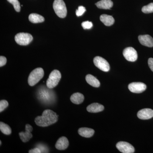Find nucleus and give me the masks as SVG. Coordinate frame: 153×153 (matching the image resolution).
Listing matches in <instances>:
<instances>
[{
  "mask_svg": "<svg viewBox=\"0 0 153 153\" xmlns=\"http://www.w3.org/2000/svg\"><path fill=\"white\" fill-rule=\"evenodd\" d=\"M0 130L4 134L10 135L12 133V129L10 126L2 122L0 123Z\"/></svg>",
  "mask_w": 153,
  "mask_h": 153,
  "instance_id": "nucleus-22",
  "label": "nucleus"
},
{
  "mask_svg": "<svg viewBox=\"0 0 153 153\" xmlns=\"http://www.w3.org/2000/svg\"><path fill=\"white\" fill-rule=\"evenodd\" d=\"M95 5L98 8L109 10L113 6V3L111 0H101L96 3Z\"/></svg>",
  "mask_w": 153,
  "mask_h": 153,
  "instance_id": "nucleus-15",
  "label": "nucleus"
},
{
  "mask_svg": "<svg viewBox=\"0 0 153 153\" xmlns=\"http://www.w3.org/2000/svg\"><path fill=\"white\" fill-rule=\"evenodd\" d=\"M45 86H41L37 92L38 98L42 103L46 104H51L55 101L56 96L55 92Z\"/></svg>",
  "mask_w": 153,
  "mask_h": 153,
  "instance_id": "nucleus-2",
  "label": "nucleus"
},
{
  "mask_svg": "<svg viewBox=\"0 0 153 153\" xmlns=\"http://www.w3.org/2000/svg\"><path fill=\"white\" fill-rule=\"evenodd\" d=\"M86 11V9L83 6H79L78 7V10H76V14L77 17L80 16H82V14L85 13Z\"/></svg>",
  "mask_w": 153,
  "mask_h": 153,
  "instance_id": "nucleus-26",
  "label": "nucleus"
},
{
  "mask_svg": "<svg viewBox=\"0 0 153 153\" xmlns=\"http://www.w3.org/2000/svg\"><path fill=\"white\" fill-rule=\"evenodd\" d=\"M29 19L30 22L34 24L42 23L45 20L44 18L42 16L36 13L30 14L29 16Z\"/></svg>",
  "mask_w": 153,
  "mask_h": 153,
  "instance_id": "nucleus-21",
  "label": "nucleus"
},
{
  "mask_svg": "<svg viewBox=\"0 0 153 153\" xmlns=\"http://www.w3.org/2000/svg\"><path fill=\"white\" fill-rule=\"evenodd\" d=\"M129 90L134 93H141L146 89V85L141 82H133L130 83L128 86Z\"/></svg>",
  "mask_w": 153,
  "mask_h": 153,
  "instance_id": "nucleus-9",
  "label": "nucleus"
},
{
  "mask_svg": "<svg viewBox=\"0 0 153 153\" xmlns=\"http://www.w3.org/2000/svg\"><path fill=\"white\" fill-rule=\"evenodd\" d=\"M78 134L82 137L89 138L93 135L94 133V130L88 128H81L78 131Z\"/></svg>",
  "mask_w": 153,
  "mask_h": 153,
  "instance_id": "nucleus-17",
  "label": "nucleus"
},
{
  "mask_svg": "<svg viewBox=\"0 0 153 153\" xmlns=\"http://www.w3.org/2000/svg\"><path fill=\"white\" fill-rule=\"evenodd\" d=\"M93 62L95 66L102 71L105 72L109 71L110 67L109 63L102 57L97 56L94 59Z\"/></svg>",
  "mask_w": 153,
  "mask_h": 153,
  "instance_id": "nucleus-7",
  "label": "nucleus"
},
{
  "mask_svg": "<svg viewBox=\"0 0 153 153\" xmlns=\"http://www.w3.org/2000/svg\"><path fill=\"white\" fill-rule=\"evenodd\" d=\"M142 11L146 14L153 13V3H151L148 5L144 6L142 9Z\"/></svg>",
  "mask_w": 153,
  "mask_h": 153,
  "instance_id": "nucleus-23",
  "label": "nucleus"
},
{
  "mask_svg": "<svg viewBox=\"0 0 153 153\" xmlns=\"http://www.w3.org/2000/svg\"><path fill=\"white\" fill-rule=\"evenodd\" d=\"M84 96L80 93L73 94L70 97L71 102L75 104H81L84 101Z\"/></svg>",
  "mask_w": 153,
  "mask_h": 153,
  "instance_id": "nucleus-20",
  "label": "nucleus"
},
{
  "mask_svg": "<svg viewBox=\"0 0 153 153\" xmlns=\"http://www.w3.org/2000/svg\"><path fill=\"white\" fill-rule=\"evenodd\" d=\"M116 147L122 153H133L135 152L134 147L126 142H119L117 144Z\"/></svg>",
  "mask_w": 153,
  "mask_h": 153,
  "instance_id": "nucleus-10",
  "label": "nucleus"
},
{
  "mask_svg": "<svg viewBox=\"0 0 153 153\" xmlns=\"http://www.w3.org/2000/svg\"><path fill=\"white\" fill-rule=\"evenodd\" d=\"M61 78V73L57 70H54L49 74V78L47 81V87L53 88L56 87L60 82Z\"/></svg>",
  "mask_w": 153,
  "mask_h": 153,
  "instance_id": "nucleus-5",
  "label": "nucleus"
},
{
  "mask_svg": "<svg viewBox=\"0 0 153 153\" xmlns=\"http://www.w3.org/2000/svg\"><path fill=\"white\" fill-rule=\"evenodd\" d=\"M81 25H82V28L85 30V29H90L93 27V24H92V22H89L88 21L82 22Z\"/></svg>",
  "mask_w": 153,
  "mask_h": 153,
  "instance_id": "nucleus-27",
  "label": "nucleus"
},
{
  "mask_svg": "<svg viewBox=\"0 0 153 153\" xmlns=\"http://www.w3.org/2000/svg\"><path fill=\"white\" fill-rule=\"evenodd\" d=\"M29 153H41V151L40 149L38 148H36L30 150L29 151Z\"/></svg>",
  "mask_w": 153,
  "mask_h": 153,
  "instance_id": "nucleus-31",
  "label": "nucleus"
},
{
  "mask_svg": "<svg viewBox=\"0 0 153 153\" xmlns=\"http://www.w3.org/2000/svg\"><path fill=\"white\" fill-rule=\"evenodd\" d=\"M33 130V128L30 124H27L25 126V131L19 133V136L22 142H27L30 139L33 137V134L31 133Z\"/></svg>",
  "mask_w": 153,
  "mask_h": 153,
  "instance_id": "nucleus-11",
  "label": "nucleus"
},
{
  "mask_svg": "<svg viewBox=\"0 0 153 153\" xmlns=\"http://www.w3.org/2000/svg\"><path fill=\"white\" fill-rule=\"evenodd\" d=\"M85 80L88 83L94 87H99L100 86V82L98 79L91 75V74H88L85 76Z\"/></svg>",
  "mask_w": 153,
  "mask_h": 153,
  "instance_id": "nucleus-19",
  "label": "nucleus"
},
{
  "mask_svg": "<svg viewBox=\"0 0 153 153\" xmlns=\"http://www.w3.org/2000/svg\"><path fill=\"white\" fill-rule=\"evenodd\" d=\"M44 71L41 68H36L30 73L28 77V84L31 86L38 83L44 76Z\"/></svg>",
  "mask_w": 153,
  "mask_h": 153,
  "instance_id": "nucleus-3",
  "label": "nucleus"
},
{
  "mask_svg": "<svg viewBox=\"0 0 153 153\" xmlns=\"http://www.w3.org/2000/svg\"><path fill=\"white\" fill-rule=\"evenodd\" d=\"M53 9L55 13L60 18H64L67 15V9L63 0H55L53 3Z\"/></svg>",
  "mask_w": 153,
  "mask_h": 153,
  "instance_id": "nucleus-4",
  "label": "nucleus"
},
{
  "mask_svg": "<svg viewBox=\"0 0 153 153\" xmlns=\"http://www.w3.org/2000/svg\"><path fill=\"white\" fill-rule=\"evenodd\" d=\"M37 148L40 149L41 153H48V151H49L48 148H47L46 146L43 144H41L37 146Z\"/></svg>",
  "mask_w": 153,
  "mask_h": 153,
  "instance_id": "nucleus-28",
  "label": "nucleus"
},
{
  "mask_svg": "<svg viewBox=\"0 0 153 153\" xmlns=\"http://www.w3.org/2000/svg\"><path fill=\"white\" fill-rule=\"evenodd\" d=\"M100 20L106 26H112L114 23V19L112 16L103 14L100 16Z\"/></svg>",
  "mask_w": 153,
  "mask_h": 153,
  "instance_id": "nucleus-18",
  "label": "nucleus"
},
{
  "mask_svg": "<svg viewBox=\"0 0 153 153\" xmlns=\"http://www.w3.org/2000/svg\"><path fill=\"white\" fill-rule=\"evenodd\" d=\"M104 109V107L102 105L98 103H93L87 106L86 109L88 112L90 113H97L102 111Z\"/></svg>",
  "mask_w": 153,
  "mask_h": 153,
  "instance_id": "nucleus-16",
  "label": "nucleus"
},
{
  "mask_svg": "<svg viewBox=\"0 0 153 153\" xmlns=\"http://www.w3.org/2000/svg\"><path fill=\"white\" fill-rule=\"evenodd\" d=\"M137 116L140 119L149 120L153 117V110L150 108H144L138 112Z\"/></svg>",
  "mask_w": 153,
  "mask_h": 153,
  "instance_id": "nucleus-12",
  "label": "nucleus"
},
{
  "mask_svg": "<svg viewBox=\"0 0 153 153\" xmlns=\"http://www.w3.org/2000/svg\"><path fill=\"white\" fill-rule=\"evenodd\" d=\"M140 43L143 45L149 47H153V38L149 35H141L138 36Z\"/></svg>",
  "mask_w": 153,
  "mask_h": 153,
  "instance_id": "nucleus-13",
  "label": "nucleus"
},
{
  "mask_svg": "<svg viewBox=\"0 0 153 153\" xmlns=\"http://www.w3.org/2000/svg\"><path fill=\"white\" fill-rule=\"evenodd\" d=\"M123 55L126 60L130 62L136 61L138 58L136 50L133 47H127L124 49Z\"/></svg>",
  "mask_w": 153,
  "mask_h": 153,
  "instance_id": "nucleus-8",
  "label": "nucleus"
},
{
  "mask_svg": "<svg viewBox=\"0 0 153 153\" xmlns=\"http://www.w3.org/2000/svg\"><path fill=\"white\" fill-rule=\"evenodd\" d=\"M7 58L4 56H1L0 57V66L2 67L4 66L7 63Z\"/></svg>",
  "mask_w": 153,
  "mask_h": 153,
  "instance_id": "nucleus-29",
  "label": "nucleus"
},
{
  "mask_svg": "<svg viewBox=\"0 0 153 153\" xmlns=\"http://www.w3.org/2000/svg\"><path fill=\"white\" fill-rule=\"evenodd\" d=\"M58 115L51 110L44 111L42 116L37 117L35 123L37 126L41 127H47L56 123L58 120Z\"/></svg>",
  "mask_w": 153,
  "mask_h": 153,
  "instance_id": "nucleus-1",
  "label": "nucleus"
},
{
  "mask_svg": "<svg viewBox=\"0 0 153 153\" xmlns=\"http://www.w3.org/2000/svg\"><path fill=\"white\" fill-rule=\"evenodd\" d=\"M15 41L20 45L26 46L30 44L33 40L31 34L27 33H19L15 36Z\"/></svg>",
  "mask_w": 153,
  "mask_h": 153,
  "instance_id": "nucleus-6",
  "label": "nucleus"
},
{
  "mask_svg": "<svg viewBox=\"0 0 153 153\" xmlns=\"http://www.w3.org/2000/svg\"><path fill=\"white\" fill-rule=\"evenodd\" d=\"M68 145L69 142L67 138L62 137L57 140L55 144V147L59 150H64L68 148Z\"/></svg>",
  "mask_w": 153,
  "mask_h": 153,
  "instance_id": "nucleus-14",
  "label": "nucleus"
},
{
  "mask_svg": "<svg viewBox=\"0 0 153 153\" xmlns=\"http://www.w3.org/2000/svg\"><path fill=\"white\" fill-rule=\"evenodd\" d=\"M7 1L13 5L15 10L17 12H20L21 6H20V3L18 0H7Z\"/></svg>",
  "mask_w": 153,
  "mask_h": 153,
  "instance_id": "nucleus-24",
  "label": "nucleus"
},
{
  "mask_svg": "<svg viewBox=\"0 0 153 153\" xmlns=\"http://www.w3.org/2000/svg\"><path fill=\"white\" fill-rule=\"evenodd\" d=\"M0 143H1V141H0Z\"/></svg>",
  "mask_w": 153,
  "mask_h": 153,
  "instance_id": "nucleus-32",
  "label": "nucleus"
},
{
  "mask_svg": "<svg viewBox=\"0 0 153 153\" xmlns=\"http://www.w3.org/2000/svg\"><path fill=\"white\" fill-rule=\"evenodd\" d=\"M148 64L151 70L153 71V58H150L148 60Z\"/></svg>",
  "mask_w": 153,
  "mask_h": 153,
  "instance_id": "nucleus-30",
  "label": "nucleus"
},
{
  "mask_svg": "<svg viewBox=\"0 0 153 153\" xmlns=\"http://www.w3.org/2000/svg\"><path fill=\"white\" fill-rule=\"evenodd\" d=\"M9 105L8 102L6 100H1L0 101V112H2Z\"/></svg>",
  "mask_w": 153,
  "mask_h": 153,
  "instance_id": "nucleus-25",
  "label": "nucleus"
}]
</instances>
